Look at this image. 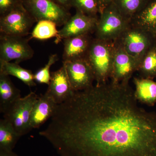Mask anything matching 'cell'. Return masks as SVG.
<instances>
[{"label": "cell", "instance_id": "15", "mask_svg": "<svg viewBox=\"0 0 156 156\" xmlns=\"http://www.w3.org/2000/svg\"><path fill=\"white\" fill-rule=\"evenodd\" d=\"M134 95L137 101L149 106L156 103V81L139 77L133 78Z\"/></svg>", "mask_w": 156, "mask_h": 156}, {"label": "cell", "instance_id": "25", "mask_svg": "<svg viewBox=\"0 0 156 156\" xmlns=\"http://www.w3.org/2000/svg\"><path fill=\"white\" fill-rule=\"evenodd\" d=\"M22 4V0H0V15H4Z\"/></svg>", "mask_w": 156, "mask_h": 156}, {"label": "cell", "instance_id": "26", "mask_svg": "<svg viewBox=\"0 0 156 156\" xmlns=\"http://www.w3.org/2000/svg\"><path fill=\"white\" fill-rule=\"evenodd\" d=\"M99 8V14L108 6L112 3L113 0H96Z\"/></svg>", "mask_w": 156, "mask_h": 156}, {"label": "cell", "instance_id": "1", "mask_svg": "<svg viewBox=\"0 0 156 156\" xmlns=\"http://www.w3.org/2000/svg\"><path fill=\"white\" fill-rule=\"evenodd\" d=\"M39 134L59 156H156V112L129 83L95 85L58 104Z\"/></svg>", "mask_w": 156, "mask_h": 156}, {"label": "cell", "instance_id": "16", "mask_svg": "<svg viewBox=\"0 0 156 156\" xmlns=\"http://www.w3.org/2000/svg\"><path fill=\"white\" fill-rule=\"evenodd\" d=\"M130 23L143 29L156 38V0H150L145 8L133 17Z\"/></svg>", "mask_w": 156, "mask_h": 156}, {"label": "cell", "instance_id": "28", "mask_svg": "<svg viewBox=\"0 0 156 156\" xmlns=\"http://www.w3.org/2000/svg\"><path fill=\"white\" fill-rule=\"evenodd\" d=\"M0 156H18L13 151H8L0 149Z\"/></svg>", "mask_w": 156, "mask_h": 156}, {"label": "cell", "instance_id": "13", "mask_svg": "<svg viewBox=\"0 0 156 156\" xmlns=\"http://www.w3.org/2000/svg\"><path fill=\"white\" fill-rule=\"evenodd\" d=\"M93 39L91 34L64 39L63 62L86 59Z\"/></svg>", "mask_w": 156, "mask_h": 156}, {"label": "cell", "instance_id": "20", "mask_svg": "<svg viewBox=\"0 0 156 156\" xmlns=\"http://www.w3.org/2000/svg\"><path fill=\"white\" fill-rule=\"evenodd\" d=\"M137 72L140 77L156 78V42L140 59Z\"/></svg>", "mask_w": 156, "mask_h": 156}, {"label": "cell", "instance_id": "21", "mask_svg": "<svg viewBox=\"0 0 156 156\" xmlns=\"http://www.w3.org/2000/svg\"><path fill=\"white\" fill-rule=\"evenodd\" d=\"M20 137L9 121L0 120V149L13 151Z\"/></svg>", "mask_w": 156, "mask_h": 156}, {"label": "cell", "instance_id": "14", "mask_svg": "<svg viewBox=\"0 0 156 156\" xmlns=\"http://www.w3.org/2000/svg\"><path fill=\"white\" fill-rule=\"evenodd\" d=\"M58 104L47 92L38 98L34 104L31 115V129L38 128L56 111Z\"/></svg>", "mask_w": 156, "mask_h": 156}, {"label": "cell", "instance_id": "8", "mask_svg": "<svg viewBox=\"0 0 156 156\" xmlns=\"http://www.w3.org/2000/svg\"><path fill=\"white\" fill-rule=\"evenodd\" d=\"M24 37L0 34V61L19 64L33 57L34 51Z\"/></svg>", "mask_w": 156, "mask_h": 156}, {"label": "cell", "instance_id": "19", "mask_svg": "<svg viewBox=\"0 0 156 156\" xmlns=\"http://www.w3.org/2000/svg\"><path fill=\"white\" fill-rule=\"evenodd\" d=\"M150 0H113L112 4L124 18L130 23Z\"/></svg>", "mask_w": 156, "mask_h": 156}, {"label": "cell", "instance_id": "22", "mask_svg": "<svg viewBox=\"0 0 156 156\" xmlns=\"http://www.w3.org/2000/svg\"><path fill=\"white\" fill-rule=\"evenodd\" d=\"M55 23L48 20H42L37 22L31 34V38L39 40H46L56 38L58 35V30Z\"/></svg>", "mask_w": 156, "mask_h": 156}, {"label": "cell", "instance_id": "3", "mask_svg": "<svg viewBox=\"0 0 156 156\" xmlns=\"http://www.w3.org/2000/svg\"><path fill=\"white\" fill-rule=\"evenodd\" d=\"M156 42V38L152 35L131 23L114 41L116 46L139 62Z\"/></svg>", "mask_w": 156, "mask_h": 156}, {"label": "cell", "instance_id": "23", "mask_svg": "<svg viewBox=\"0 0 156 156\" xmlns=\"http://www.w3.org/2000/svg\"><path fill=\"white\" fill-rule=\"evenodd\" d=\"M72 7L83 14L93 17H97L99 8L96 0H72Z\"/></svg>", "mask_w": 156, "mask_h": 156}, {"label": "cell", "instance_id": "24", "mask_svg": "<svg viewBox=\"0 0 156 156\" xmlns=\"http://www.w3.org/2000/svg\"><path fill=\"white\" fill-rule=\"evenodd\" d=\"M58 60L57 54H51L49 56L48 63L45 66L38 70L34 74V77L35 82L41 84L49 85L51 79L50 69L53 64Z\"/></svg>", "mask_w": 156, "mask_h": 156}, {"label": "cell", "instance_id": "17", "mask_svg": "<svg viewBox=\"0 0 156 156\" xmlns=\"http://www.w3.org/2000/svg\"><path fill=\"white\" fill-rule=\"evenodd\" d=\"M20 90L15 87L9 76L0 73V112L4 114L21 98Z\"/></svg>", "mask_w": 156, "mask_h": 156}, {"label": "cell", "instance_id": "12", "mask_svg": "<svg viewBox=\"0 0 156 156\" xmlns=\"http://www.w3.org/2000/svg\"><path fill=\"white\" fill-rule=\"evenodd\" d=\"M48 86L46 92L58 105L69 99L75 92L72 87L63 64L58 70L51 73Z\"/></svg>", "mask_w": 156, "mask_h": 156}, {"label": "cell", "instance_id": "9", "mask_svg": "<svg viewBox=\"0 0 156 156\" xmlns=\"http://www.w3.org/2000/svg\"><path fill=\"white\" fill-rule=\"evenodd\" d=\"M98 17H91L76 11L73 16L58 30L55 38V44H58L65 39L72 37L89 34L94 32Z\"/></svg>", "mask_w": 156, "mask_h": 156}, {"label": "cell", "instance_id": "18", "mask_svg": "<svg viewBox=\"0 0 156 156\" xmlns=\"http://www.w3.org/2000/svg\"><path fill=\"white\" fill-rule=\"evenodd\" d=\"M0 73L18 78L29 87L36 86L34 74L32 72L21 67L15 62L0 61Z\"/></svg>", "mask_w": 156, "mask_h": 156}, {"label": "cell", "instance_id": "2", "mask_svg": "<svg viewBox=\"0 0 156 156\" xmlns=\"http://www.w3.org/2000/svg\"><path fill=\"white\" fill-rule=\"evenodd\" d=\"M115 51L114 42L93 38L86 59L94 73L96 85L107 83L111 78Z\"/></svg>", "mask_w": 156, "mask_h": 156}, {"label": "cell", "instance_id": "5", "mask_svg": "<svg viewBox=\"0 0 156 156\" xmlns=\"http://www.w3.org/2000/svg\"><path fill=\"white\" fill-rule=\"evenodd\" d=\"M22 4L36 22L50 20L62 26L71 17L68 9L53 0H22Z\"/></svg>", "mask_w": 156, "mask_h": 156}, {"label": "cell", "instance_id": "4", "mask_svg": "<svg viewBox=\"0 0 156 156\" xmlns=\"http://www.w3.org/2000/svg\"><path fill=\"white\" fill-rule=\"evenodd\" d=\"M99 14L94 32L95 38L115 41L130 23L112 3Z\"/></svg>", "mask_w": 156, "mask_h": 156}, {"label": "cell", "instance_id": "11", "mask_svg": "<svg viewBox=\"0 0 156 156\" xmlns=\"http://www.w3.org/2000/svg\"><path fill=\"white\" fill-rule=\"evenodd\" d=\"M115 45V51L111 81L128 83L134 73L137 72L140 62Z\"/></svg>", "mask_w": 156, "mask_h": 156}, {"label": "cell", "instance_id": "7", "mask_svg": "<svg viewBox=\"0 0 156 156\" xmlns=\"http://www.w3.org/2000/svg\"><path fill=\"white\" fill-rule=\"evenodd\" d=\"M36 22L23 5L0 16V34L25 37Z\"/></svg>", "mask_w": 156, "mask_h": 156}, {"label": "cell", "instance_id": "6", "mask_svg": "<svg viewBox=\"0 0 156 156\" xmlns=\"http://www.w3.org/2000/svg\"><path fill=\"white\" fill-rule=\"evenodd\" d=\"M39 97L35 92H31L24 97H21L4 114V119L9 121L20 136L31 130V115L34 104Z\"/></svg>", "mask_w": 156, "mask_h": 156}, {"label": "cell", "instance_id": "10", "mask_svg": "<svg viewBox=\"0 0 156 156\" xmlns=\"http://www.w3.org/2000/svg\"><path fill=\"white\" fill-rule=\"evenodd\" d=\"M75 92L83 91L93 86L94 73L87 59L63 62Z\"/></svg>", "mask_w": 156, "mask_h": 156}, {"label": "cell", "instance_id": "27", "mask_svg": "<svg viewBox=\"0 0 156 156\" xmlns=\"http://www.w3.org/2000/svg\"><path fill=\"white\" fill-rule=\"evenodd\" d=\"M53 1L68 10L70 8L72 7V0H53Z\"/></svg>", "mask_w": 156, "mask_h": 156}]
</instances>
